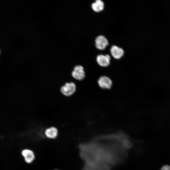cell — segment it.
Here are the masks:
<instances>
[{
    "instance_id": "8992f818",
    "label": "cell",
    "mask_w": 170,
    "mask_h": 170,
    "mask_svg": "<svg viewBox=\"0 0 170 170\" xmlns=\"http://www.w3.org/2000/svg\"><path fill=\"white\" fill-rule=\"evenodd\" d=\"M110 56L109 55H98L96 58V60L98 64L101 66L106 67L110 64Z\"/></svg>"
},
{
    "instance_id": "30bf717a",
    "label": "cell",
    "mask_w": 170,
    "mask_h": 170,
    "mask_svg": "<svg viewBox=\"0 0 170 170\" xmlns=\"http://www.w3.org/2000/svg\"><path fill=\"white\" fill-rule=\"evenodd\" d=\"M160 170H170V166L168 165H164L162 167Z\"/></svg>"
},
{
    "instance_id": "7a4b0ae2",
    "label": "cell",
    "mask_w": 170,
    "mask_h": 170,
    "mask_svg": "<svg viewBox=\"0 0 170 170\" xmlns=\"http://www.w3.org/2000/svg\"><path fill=\"white\" fill-rule=\"evenodd\" d=\"M72 76L75 79L78 81H82L85 77V73L84 68L81 65L75 66L71 72Z\"/></svg>"
},
{
    "instance_id": "52a82bcc",
    "label": "cell",
    "mask_w": 170,
    "mask_h": 170,
    "mask_svg": "<svg viewBox=\"0 0 170 170\" xmlns=\"http://www.w3.org/2000/svg\"><path fill=\"white\" fill-rule=\"evenodd\" d=\"M44 134L48 138L55 139L58 134L57 128L54 127H51L46 128L44 131Z\"/></svg>"
},
{
    "instance_id": "3957f363",
    "label": "cell",
    "mask_w": 170,
    "mask_h": 170,
    "mask_svg": "<svg viewBox=\"0 0 170 170\" xmlns=\"http://www.w3.org/2000/svg\"><path fill=\"white\" fill-rule=\"evenodd\" d=\"M21 154L24 161L27 164L32 163L35 159V154L34 152L30 149H23L21 152Z\"/></svg>"
},
{
    "instance_id": "5b68a950",
    "label": "cell",
    "mask_w": 170,
    "mask_h": 170,
    "mask_svg": "<svg viewBox=\"0 0 170 170\" xmlns=\"http://www.w3.org/2000/svg\"><path fill=\"white\" fill-rule=\"evenodd\" d=\"M96 48L101 50L104 49L108 44L107 40L104 36L100 35L97 37L95 40Z\"/></svg>"
},
{
    "instance_id": "ba28073f",
    "label": "cell",
    "mask_w": 170,
    "mask_h": 170,
    "mask_svg": "<svg viewBox=\"0 0 170 170\" xmlns=\"http://www.w3.org/2000/svg\"><path fill=\"white\" fill-rule=\"evenodd\" d=\"M110 52L112 56L117 59L121 58L123 55L124 53L122 49L115 45L111 48Z\"/></svg>"
},
{
    "instance_id": "277c9868",
    "label": "cell",
    "mask_w": 170,
    "mask_h": 170,
    "mask_svg": "<svg viewBox=\"0 0 170 170\" xmlns=\"http://www.w3.org/2000/svg\"><path fill=\"white\" fill-rule=\"evenodd\" d=\"M98 83L100 87L103 89H110L112 85V82L108 77L103 76L99 77Z\"/></svg>"
},
{
    "instance_id": "7c38bea8",
    "label": "cell",
    "mask_w": 170,
    "mask_h": 170,
    "mask_svg": "<svg viewBox=\"0 0 170 170\" xmlns=\"http://www.w3.org/2000/svg\"></svg>"
},
{
    "instance_id": "8fae6325",
    "label": "cell",
    "mask_w": 170,
    "mask_h": 170,
    "mask_svg": "<svg viewBox=\"0 0 170 170\" xmlns=\"http://www.w3.org/2000/svg\"><path fill=\"white\" fill-rule=\"evenodd\" d=\"M58 170V169H55V170Z\"/></svg>"
},
{
    "instance_id": "9c48e42d",
    "label": "cell",
    "mask_w": 170,
    "mask_h": 170,
    "mask_svg": "<svg viewBox=\"0 0 170 170\" xmlns=\"http://www.w3.org/2000/svg\"><path fill=\"white\" fill-rule=\"evenodd\" d=\"M104 2L100 0H97L92 4V7L93 10L96 12H99L102 10L104 8Z\"/></svg>"
},
{
    "instance_id": "6da1fadb",
    "label": "cell",
    "mask_w": 170,
    "mask_h": 170,
    "mask_svg": "<svg viewBox=\"0 0 170 170\" xmlns=\"http://www.w3.org/2000/svg\"><path fill=\"white\" fill-rule=\"evenodd\" d=\"M61 93L66 96H70L75 92L76 86L73 82H67L61 87L60 89Z\"/></svg>"
}]
</instances>
